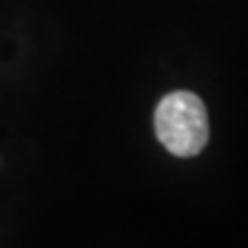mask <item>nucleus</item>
Here are the masks:
<instances>
[{
  "mask_svg": "<svg viewBox=\"0 0 248 248\" xmlns=\"http://www.w3.org/2000/svg\"><path fill=\"white\" fill-rule=\"evenodd\" d=\"M154 131L159 142L175 156H195L209 140V120L202 99L177 90L159 101L154 113Z\"/></svg>",
  "mask_w": 248,
  "mask_h": 248,
  "instance_id": "1",
  "label": "nucleus"
}]
</instances>
